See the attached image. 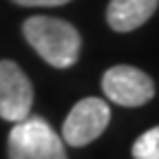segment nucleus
Masks as SVG:
<instances>
[{"instance_id":"nucleus-1","label":"nucleus","mask_w":159,"mask_h":159,"mask_svg":"<svg viewBox=\"0 0 159 159\" xmlns=\"http://www.w3.org/2000/svg\"><path fill=\"white\" fill-rule=\"evenodd\" d=\"M25 40L33 51L55 69H69L77 62L82 38L77 29L60 18L51 16H31L22 25Z\"/></svg>"},{"instance_id":"nucleus-2","label":"nucleus","mask_w":159,"mask_h":159,"mask_svg":"<svg viewBox=\"0 0 159 159\" xmlns=\"http://www.w3.org/2000/svg\"><path fill=\"white\" fill-rule=\"evenodd\" d=\"M9 159H66L60 137L42 117H25L16 122L7 139Z\"/></svg>"},{"instance_id":"nucleus-3","label":"nucleus","mask_w":159,"mask_h":159,"mask_svg":"<svg viewBox=\"0 0 159 159\" xmlns=\"http://www.w3.org/2000/svg\"><path fill=\"white\" fill-rule=\"evenodd\" d=\"M111 108L99 97H84L71 108L62 124V139L69 146H86L106 130Z\"/></svg>"},{"instance_id":"nucleus-4","label":"nucleus","mask_w":159,"mask_h":159,"mask_svg":"<svg viewBox=\"0 0 159 159\" xmlns=\"http://www.w3.org/2000/svg\"><path fill=\"white\" fill-rule=\"evenodd\" d=\"M102 91L119 106H144L155 95V84L144 71L128 64H117L104 73Z\"/></svg>"},{"instance_id":"nucleus-5","label":"nucleus","mask_w":159,"mask_h":159,"mask_svg":"<svg viewBox=\"0 0 159 159\" xmlns=\"http://www.w3.org/2000/svg\"><path fill=\"white\" fill-rule=\"evenodd\" d=\"M33 106V86L25 71L11 60H0V117L22 122Z\"/></svg>"},{"instance_id":"nucleus-6","label":"nucleus","mask_w":159,"mask_h":159,"mask_svg":"<svg viewBox=\"0 0 159 159\" xmlns=\"http://www.w3.org/2000/svg\"><path fill=\"white\" fill-rule=\"evenodd\" d=\"M159 0H111L106 9L108 27L119 33H128L142 27L157 11Z\"/></svg>"},{"instance_id":"nucleus-7","label":"nucleus","mask_w":159,"mask_h":159,"mask_svg":"<svg viewBox=\"0 0 159 159\" xmlns=\"http://www.w3.org/2000/svg\"><path fill=\"white\" fill-rule=\"evenodd\" d=\"M133 157L135 159H159V126L137 137V142L133 144Z\"/></svg>"},{"instance_id":"nucleus-8","label":"nucleus","mask_w":159,"mask_h":159,"mask_svg":"<svg viewBox=\"0 0 159 159\" xmlns=\"http://www.w3.org/2000/svg\"><path fill=\"white\" fill-rule=\"evenodd\" d=\"M20 7H62L71 0H13Z\"/></svg>"}]
</instances>
